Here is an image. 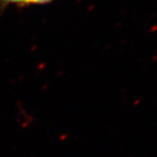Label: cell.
I'll list each match as a JSON object with an SVG mask.
<instances>
[{
    "label": "cell",
    "instance_id": "cell-1",
    "mask_svg": "<svg viewBox=\"0 0 157 157\" xmlns=\"http://www.w3.org/2000/svg\"><path fill=\"white\" fill-rule=\"evenodd\" d=\"M23 0H0V10H3L10 4H21Z\"/></svg>",
    "mask_w": 157,
    "mask_h": 157
},
{
    "label": "cell",
    "instance_id": "cell-2",
    "mask_svg": "<svg viewBox=\"0 0 157 157\" xmlns=\"http://www.w3.org/2000/svg\"><path fill=\"white\" fill-rule=\"evenodd\" d=\"M53 0H23L22 5H30V4H45L51 2Z\"/></svg>",
    "mask_w": 157,
    "mask_h": 157
}]
</instances>
